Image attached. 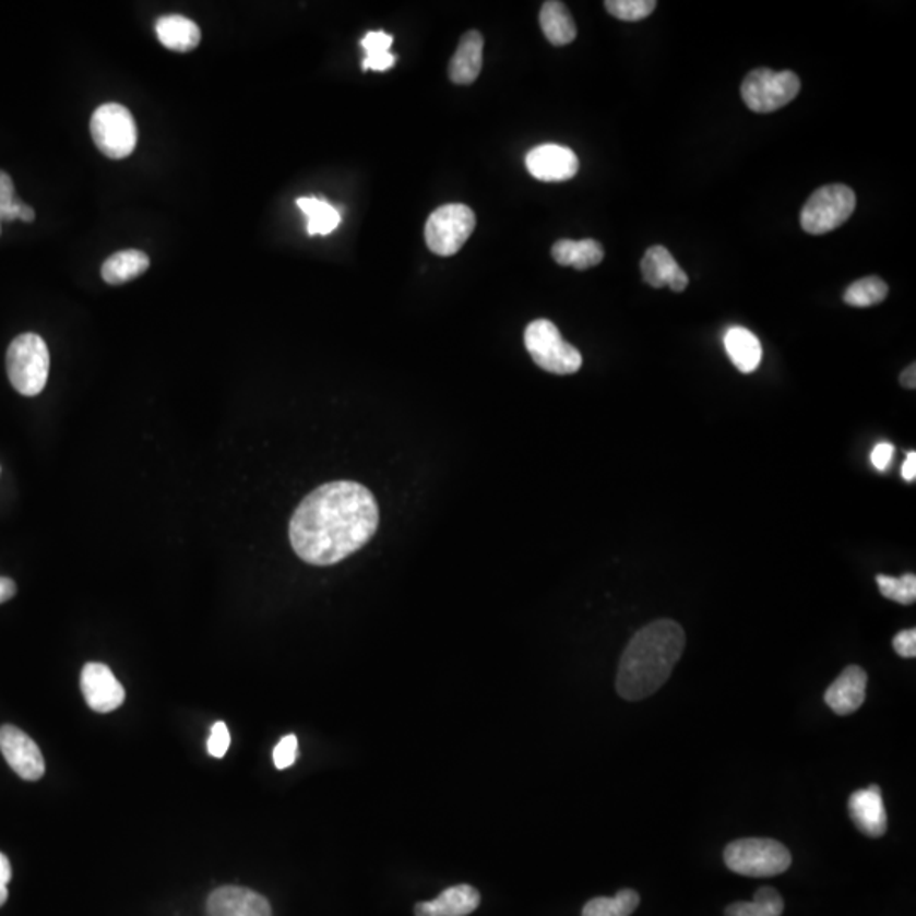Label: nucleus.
Instances as JSON below:
<instances>
[{
	"instance_id": "obj_20",
	"label": "nucleus",
	"mask_w": 916,
	"mask_h": 916,
	"mask_svg": "<svg viewBox=\"0 0 916 916\" xmlns=\"http://www.w3.org/2000/svg\"><path fill=\"white\" fill-rule=\"evenodd\" d=\"M725 350L730 357L731 364L741 373H752L759 369L762 361V345L747 328L735 326L726 331Z\"/></svg>"
},
{
	"instance_id": "obj_32",
	"label": "nucleus",
	"mask_w": 916,
	"mask_h": 916,
	"mask_svg": "<svg viewBox=\"0 0 916 916\" xmlns=\"http://www.w3.org/2000/svg\"><path fill=\"white\" fill-rule=\"evenodd\" d=\"M297 737L296 735H287L282 738L274 749V764L277 769H287L296 762L297 759Z\"/></svg>"
},
{
	"instance_id": "obj_27",
	"label": "nucleus",
	"mask_w": 916,
	"mask_h": 916,
	"mask_svg": "<svg viewBox=\"0 0 916 916\" xmlns=\"http://www.w3.org/2000/svg\"><path fill=\"white\" fill-rule=\"evenodd\" d=\"M640 905V894L633 890H621L616 896H597L591 900L582 916H630Z\"/></svg>"
},
{
	"instance_id": "obj_38",
	"label": "nucleus",
	"mask_w": 916,
	"mask_h": 916,
	"mask_svg": "<svg viewBox=\"0 0 916 916\" xmlns=\"http://www.w3.org/2000/svg\"><path fill=\"white\" fill-rule=\"evenodd\" d=\"M900 382H902L903 388L913 389L916 388V366L912 364L908 369L903 370L902 377H900Z\"/></svg>"
},
{
	"instance_id": "obj_9",
	"label": "nucleus",
	"mask_w": 916,
	"mask_h": 916,
	"mask_svg": "<svg viewBox=\"0 0 916 916\" xmlns=\"http://www.w3.org/2000/svg\"><path fill=\"white\" fill-rule=\"evenodd\" d=\"M799 88L801 82L795 72L757 69L741 84V97L753 112L768 115L792 103L798 96Z\"/></svg>"
},
{
	"instance_id": "obj_1",
	"label": "nucleus",
	"mask_w": 916,
	"mask_h": 916,
	"mask_svg": "<svg viewBox=\"0 0 916 916\" xmlns=\"http://www.w3.org/2000/svg\"><path fill=\"white\" fill-rule=\"evenodd\" d=\"M379 528L370 489L352 480L323 484L302 499L289 525L290 545L311 566H335L366 547Z\"/></svg>"
},
{
	"instance_id": "obj_34",
	"label": "nucleus",
	"mask_w": 916,
	"mask_h": 916,
	"mask_svg": "<svg viewBox=\"0 0 916 916\" xmlns=\"http://www.w3.org/2000/svg\"><path fill=\"white\" fill-rule=\"evenodd\" d=\"M893 649L900 657L915 658L916 657V630H903L893 639Z\"/></svg>"
},
{
	"instance_id": "obj_24",
	"label": "nucleus",
	"mask_w": 916,
	"mask_h": 916,
	"mask_svg": "<svg viewBox=\"0 0 916 916\" xmlns=\"http://www.w3.org/2000/svg\"><path fill=\"white\" fill-rule=\"evenodd\" d=\"M299 210L308 217V233L311 236L321 235L326 236L338 228L340 211H336L330 202L318 198H299L297 199Z\"/></svg>"
},
{
	"instance_id": "obj_36",
	"label": "nucleus",
	"mask_w": 916,
	"mask_h": 916,
	"mask_svg": "<svg viewBox=\"0 0 916 916\" xmlns=\"http://www.w3.org/2000/svg\"><path fill=\"white\" fill-rule=\"evenodd\" d=\"M902 476L903 479L908 480V483H913L916 479V453L909 452L906 455L905 464L902 467Z\"/></svg>"
},
{
	"instance_id": "obj_2",
	"label": "nucleus",
	"mask_w": 916,
	"mask_h": 916,
	"mask_svg": "<svg viewBox=\"0 0 916 916\" xmlns=\"http://www.w3.org/2000/svg\"><path fill=\"white\" fill-rule=\"evenodd\" d=\"M686 646L681 624L657 620L643 627L621 655L616 691L623 700L642 701L669 681Z\"/></svg>"
},
{
	"instance_id": "obj_21",
	"label": "nucleus",
	"mask_w": 916,
	"mask_h": 916,
	"mask_svg": "<svg viewBox=\"0 0 916 916\" xmlns=\"http://www.w3.org/2000/svg\"><path fill=\"white\" fill-rule=\"evenodd\" d=\"M150 269V259L140 250H122L110 255L103 263L100 275L110 286H122L126 282L134 281Z\"/></svg>"
},
{
	"instance_id": "obj_13",
	"label": "nucleus",
	"mask_w": 916,
	"mask_h": 916,
	"mask_svg": "<svg viewBox=\"0 0 916 916\" xmlns=\"http://www.w3.org/2000/svg\"><path fill=\"white\" fill-rule=\"evenodd\" d=\"M848 814L864 835L881 838L888 830L887 808L882 801L881 787L871 784L852 793L848 799Z\"/></svg>"
},
{
	"instance_id": "obj_7",
	"label": "nucleus",
	"mask_w": 916,
	"mask_h": 916,
	"mask_svg": "<svg viewBox=\"0 0 916 916\" xmlns=\"http://www.w3.org/2000/svg\"><path fill=\"white\" fill-rule=\"evenodd\" d=\"M857 199L850 187L842 183L821 187L802 207L801 226L810 235H825L841 228L856 211Z\"/></svg>"
},
{
	"instance_id": "obj_33",
	"label": "nucleus",
	"mask_w": 916,
	"mask_h": 916,
	"mask_svg": "<svg viewBox=\"0 0 916 916\" xmlns=\"http://www.w3.org/2000/svg\"><path fill=\"white\" fill-rule=\"evenodd\" d=\"M231 737H229L228 726L225 722L214 723L213 730H211L210 741H207V750L211 756L216 759H223L228 752Z\"/></svg>"
},
{
	"instance_id": "obj_37",
	"label": "nucleus",
	"mask_w": 916,
	"mask_h": 916,
	"mask_svg": "<svg viewBox=\"0 0 916 916\" xmlns=\"http://www.w3.org/2000/svg\"><path fill=\"white\" fill-rule=\"evenodd\" d=\"M15 584L12 579L0 578V605L15 596Z\"/></svg>"
},
{
	"instance_id": "obj_40",
	"label": "nucleus",
	"mask_w": 916,
	"mask_h": 916,
	"mask_svg": "<svg viewBox=\"0 0 916 916\" xmlns=\"http://www.w3.org/2000/svg\"><path fill=\"white\" fill-rule=\"evenodd\" d=\"M9 891L5 884H0V906L4 905L8 902Z\"/></svg>"
},
{
	"instance_id": "obj_23",
	"label": "nucleus",
	"mask_w": 916,
	"mask_h": 916,
	"mask_svg": "<svg viewBox=\"0 0 916 916\" xmlns=\"http://www.w3.org/2000/svg\"><path fill=\"white\" fill-rule=\"evenodd\" d=\"M551 257L559 265L587 271L603 262L605 250L596 240H560L551 247Z\"/></svg>"
},
{
	"instance_id": "obj_12",
	"label": "nucleus",
	"mask_w": 916,
	"mask_h": 916,
	"mask_svg": "<svg viewBox=\"0 0 916 916\" xmlns=\"http://www.w3.org/2000/svg\"><path fill=\"white\" fill-rule=\"evenodd\" d=\"M526 168L542 182H566L579 171V158L571 148L547 143L530 150L525 158Z\"/></svg>"
},
{
	"instance_id": "obj_11",
	"label": "nucleus",
	"mask_w": 916,
	"mask_h": 916,
	"mask_svg": "<svg viewBox=\"0 0 916 916\" xmlns=\"http://www.w3.org/2000/svg\"><path fill=\"white\" fill-rule=\"evenodd\" d=\"M81 689L88 706L97 713L115 712L126 698L121 682L106 664L99 662L85 664L82 669Z\"/></svg>"
},
{
	"instance_id": "obj_4",
	"label": "nucleus",
	"mask_w": 916,
	"mask_h": 916,
	"mask_svg": "<svg viewBox=\"0 0 916 916\" xmlns=\"http://www.w3.org/2000/svg\"><path fill=\"white\" fill-rule=\"evenodd\" d=\"M726 867L747 878H772L792 867V852L772 838H740L723 854Z\"/></svg>"
},
{
	"instance_id": "obj_22",
	"label": "nucleus",
	"mask_w": 916,
	"mask_h": 916,
	"mask_svg": "<svg viewBox=\"0 0 916 916\" xmlns=\"http://www.w3.org/2000/svg\"><path fill=\"white\" fill-rule=\"evenodd\" d=\"M540 26L545 38L554 46L571 45L578 36L572 14L563 2L548 0L542 5Z\"/></svg>"
},
{
	"instance_id": "obj_5",
	"label": "nucleus",
	"mask_w": 916,
	"mask_h": 916,
	"mask_svg": "<svg viewBox=\"0 0 916 916\" xmlns=\"http://www.w3.org/2000/svg\"><path fill=\"white\" fill-rule=\"evenodd\" d=\"M525 346L536 366L556 376H571L582 367L581 352L567 343L559 328L548 320H535L526 326Z\"/></svg>"
},
{
	"instance_id": "obj_8",
	"label": "nucleus",
	"mask_w": 916,
	"mask_h": 916,
	"mask_svg": "<svg viewBox=\"0 0 916 916\" xmlns=\"http://www.w3.org/2000/svg\"><path fill=\"white\" fill-rule=\"evenodd\" d=\"M474 229H476V214L468 205H441L426 221V245L435 255L452 257L461 251Z\"/></svg>"
},
{
	"instance_id": "obj_31",
	"label": "nucleus",
	"mask_w": 916,
	"mask_h": 916,
	"mask_svg": "<svg viewBox=\"0 0 916 916\" xmlns=\"http://www.w3.org/2000/svg\"><path fill=\"white\" fill-rule=\"evenodd\" d=\"M606 11L615 15L616 20L628 21V23H635V21L645 20L657 8L655 0H608L605 2Z\"/></svg>"
},
{
	"instance_id": "obj_6",
	"label": "nucleus",
	"mask_w": 916,
	"mask_h": 916,
	"mask_svg": "<svg viewBox=\"0 0 916 916\" xmlns=\"http://www.w3.org/2000/svg\"><path fill=\"white\" fill-rule=\"evenodd\" d=\"M91 134L99 152L112 160H122L136 148V122L122 104L107 103L97 107L91 119Z\"/></svg>"
},
{
	"instance_id": "obj_10",
	"label": "nucleus",
	"mask_w": 916,
	"mask_h": 916,
	"mask_svg": "<svg viewBox=\"0 0 916 916\" xmlns=\"http://www.w3.org/2000/svg\"><path fill=\"white\" fill-rule=\"evenodd\" d=\"M0 752L17 776L26 781L41 780L45 759L36 741L17 726H0Z\"/></svg>"
},
{
	"instance_id": "obj_16",
	"label": "nucleus",
	"mask_w": 916,
	"mask_h": 916,
	"mask_svg": "<svg viewBox=\"0 0 916 916\" xmlns=\"http://www.w3.org/2000/svg\"><path fill=\"white\" fill-rule=\"evenodd\" d=\"M640 271H642L643 281L657 289L667 286L674 293H682L689 284L686 272L677 265L670 251L664 247L649 248L640 263Z\"/></svg>"
},
{
	"instance_id": "obj_35",
	"label": "nucleus",
	"mask_w": 916,
	"mask_h": 916,
	"mask_svg": "<svg viewBox=\"0 0 916 916\" xmlns=\"http://www.w3.org/2000/svg\"><path fill=\"white\" fill-rule=\"evenodd\" d=\"M893 443H890V441H881V443H878V445L872 449L871 462L872 465H875L876 471L887 472L888 468H890L891 462H893Z\"/></svg>"
},
{
	"instance_id": "obj_17",
	"label": "nucleus",
	"mask_w": 916,
	"mask_h": 916,
	"mask_svg": "<svg viewBox=\"0 0 916 916\" xmlns=\"http://www.w3.org/2000/svg\"><path fill=\"white\" fill-rule=\"evenodd\" d=\"M480 905V894L471 884H459L443 891L433 902L418 903L416 916H467Z\"/></svg>"
},
{
	"instance_id": "obj_25",
	"label": "nucleus",
	"mask_w": 916,
	"mask_h": 916,
	"mask_svg": "<svg viewBox=\"0 0 916 916\" xmlns=\"http://www.w3.org/2000/svg\"><path fill=\"white\" fill-rule=\"evenodd\" d=\"M784 900L780 891L764 887L757 890L752 902H737L726 906L725 916H781Z\"/></svg>"
},
{
	"instance_id": "obj_30",
	"label": "nucleus",
	"mask_w": 916,
	"mask_h": 916,
	"mask_svg": "<svg viewBox=\"0 0 916 916\" xmlns=\"http://www.w3.org/2000/svg\"><path fill=\"white\" fill-rule=\"evenodd\" d=\"M879 591L882 596L888 597L891 602L900 603V605H913L916 599V575L905 574L902 578H891V575H878Z\"/></svg>"
},
{
	"instance_id": "obj_14",
	"label": "nucleus",
	"mask_w": 916,
	"mask_h": 916,
	"mask_svg": "<svg viewBox=\"0 0 916 916\" xmlns=\"http://www.w3.org/2000/svg\"><path fill=\"white\" fill-rule=\"evenodd\" d=\"M210 916H272L271 903L247 888L225 887L207 900Z\"/></svg>"
},
{
	"instance_id": "obj_19",
	"label": "nucleus",
	"mask_w": 916,
	"mask_h": 916,
	"mask_svg": "<svg viewBox=\"0 0 916 916\" xmlns=\"http://www.w3.org/2000/svg\"><path fill=\"white\" fill-rule=\"evenodd\" d=\"M156 36L168 50L187 53L201 43V27L179 14L164 15L155 23Z\"/></svg>"
},
{
	"instance_id": "obj_3",
	"label": "nucleus",
	"mask_w": 916,
	"mask_h": 916,
	"mask_svg": "<svg viewBox=\"0 0 916 916\" xmlns=\"http://www.w3.org/2000/svg\"><path fill=\"white\" fill-rule=\"evenodd\" d=\"M9 381L23 396H38L50 373V352L36 333H24L12 340L5 355Z\"/></svg>"
},
{
	"instance_id": "obj_26",
	"label": "nucleus",
	"mask_w": 916,
	"mask_h": 916,
	"mask_svg": "<svg viewBox=\"0 0 916 916\" xmlns=\"http://www.w3.org/2000/svg\"><path fill=\"white\" fill-rule=\"evenodd\" d=\"M392 41L394 38L384 31L367 33L366 38L361 39V48L366 51L361 69L385 72L396 66V57L391 53Z\"/></svg>"
},
{
	"instance_id": "obj_28",
	"label": "nucleus",
	"mask_w": 916,
	"mask_h": 916,
	"mask_svg": "<svg viewBox=\"0 0 916 916\" xmlns=\"http://www.w3.org/2000/svg\"><path fill=\"white\" fill-rule=\"evenodd\" d=\"M887 297V282L879 277H864L845 290L844 301L852 308H872L881 305Z\"/></svg>"
},
{
	"instance_id": "obj_18",
	"label": "nucleus",
	"mask_w": 916,
	"mask_h": 916,
	"mask_svg": "<svg viewBox=\"0 0 916 916\" xmlns=\"http://www.w3.org/2000/svg\"><path fill=\"white\" fill-rule=\"evenodd\" d=\"M484 60V38L479 31H468L456 46L450 60V81L456 85H468L477 81Z\"/></svg>"
},
{
	"instance_id": "obj_15",
	"label": "nucleus",
	"mask_w": 916,
	"mask_h": 916,
	"mask_svg": "<svg viewBox=\"0 0 916 916\" xmlns=\"http://www.w3.org/2000/svg\"><path fill=\"white\" fill-rule=\"evenodd\" d=\"M867 674L863 667L848 666L825 691V703L838 716L856 713L866 701Z\"/></svg>"
},
{
	"instance_id": "obj_41",
	"label": "nucleus",
	"mask_w": 916,
	"mask_h": 916,
	"mask_svg": "<svg viewBox=\"0 0 916 916\" xmlns=\"http://www.w3.org/2000/svg\"><path fill=\"white\" fill-rule=\"evenodd\" d=\"M0 233H2V223H0Z\"/></svg>"
},
{
	"instance_id": "obj_39",
	"label": "nucleus",
	"mask_w": 916,
	"mask_h": 916,
	"mask_svg": "<svg viewBox=\"0 0 916 916\" xmlns=\"http://www.w3.org/2000/svg\"><path fill=\"white\" fill-rule=\"evenodd\" d=\"M12 878V869L11 863H9L8 857L0 852V884H5L8 887L9 881Z\"/></svg>"
},
{
	"instance_id": "obj_29",
	"label": "nucleus",
	"mask_w": 916,
	"mask_h": 916,
	"mask_svg": "<svg viewBox=\"0 0 916 916\" xmlns=\"http://www.w3.org/2000/svg\"><path fill=\"white\" fill-rule=\"evenodd\" d=\"M36 213L33 207L24 204L23 201L15 198L14 182L11 176L0 170V223L4 221L21 219L24 223L35 221Z\"/></svg>"
}]
</instances>
